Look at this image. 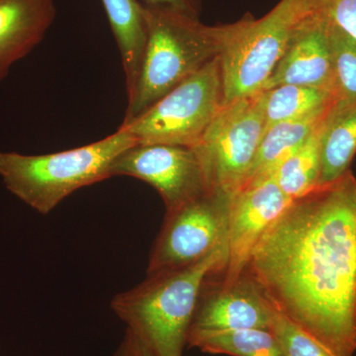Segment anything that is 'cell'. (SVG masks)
Returning a JSON list of instances; mask_svg holds the SVG:
<instances>
[{
	"mask_svg": "<svg viewBox=\"0 0 356 356\" xmlns=\"http://www.w3.org/2000/svg\"><path fill=\"white\" fill-rule=\"evenodd\" d=\"M271 305L337 356L356 350V177L293 200L245 270Z\"/></svg>",
	"mask_w": 356,
	"mask_h": 356,
	"instance_id": "obj_1",
	"label": "cell"
},
{
	"mask_svg": "<svg viewBox=\"0 0 356 356\" xmlns=\"http://www.w3.org/2000/svg\"><path fill=\"white\" fill-rule=\"evenodd\" d=\"M227 257L221 248L193 266L147 275L117 294L112 310L154 356H182L204 281L224 271Z\"/></svg>",
	"mask_w": 356,
	"mask_h": 356,
	"instance_id": "obj_2",
	"label": "cell"
},
{
	"mask_svg": "<svg viewBox=\"0 0 356 356\" xmlns=\"http://www.w3.org/2000/svg\"><path fill=\"white\" fill-rule=\"evenodd\" d=\"M140 4L147 24L146 46L121 125L135 120L221 51L220 25L203 24L172 7Z\"/></svg>",
	"mask_w": 356,
	"mask_h": 356,
	"instance_id": "obj_3",
	"label": "cell"
},
{
	"mask_svg": "<svg viewBox=\"0 0 356 356\" xmlns=\"http://www.w3.org/2000/svg\"><path fill=\"white\" fill-rule=\"evenodd\" d=\"M137 145L124 129L86 146L28 156L0 152V177L15 197L48 215L67 196L111 177L115 159Z\"/></svg>",
	"mask_w": 356,
	"mask_h": 356,
	"instance_id": "obj_4",
	"label": "cell"
},
{
	"mask_svg": "<svg viewBox=\"0 0 356 356\" xmlns=\"http://www.w3.org/2000/svg\"><path fill=\"white\" fill-rule=\"evenodd\" d=\"M313 8V0H280L261 19L245 15L238 22L220 25L225 104L261 92L293 33Z\"/></svg>",
	"mask_w": 356,
	"mask_h": 356,
	"instance_id": "obj_5",
	"label": "cell"
},
{
	"mask_svg": "<svg viewBox=\"0 0 356 356\" xmlns=\"http://www.w3.org/2000/svg\"><path fill=\"white\" fill-rule=\"evenodd\" d=\"M225 105L219 56L121 129L140 145L194 147Z\"/></svg>",
	"mask_w": 356,
	"mask_h": 356,
	"instance_id": "obj_6",
	"label": "cell"
},
{
	"mask_svg": "<svg viewBox=\"0 0 356 356\" xmlns=\"http://www.w3.org/2000/svg\"><path fill=\"white\" fill-rule=\"evenodd\" d=\"M234 194L211 191L165 211V221L149 254L147 275L193 266L228 247Z\"/></svg>",
	"mask_w": 356,
	"mask_h": 356,
	"instance_id": "obj_7",
	"label": "cell"
},
{
	"mask_svg": "<svg viewBox=\"0 0 356 356\" xmlns=\"http://www.w3.org/2000/svg\"><path fill=\"white\" fill-rule=\"evenodd\" d=\"M266 132L261 92L227 103L195 147L211 191L236 193Z\"/></svg>",
	"mask_w": 356,
	"mask_h": 356,
	"instance_id": "obj_8",
	"label": "cell"
},
{
	"mask_svg": "<svg viewBox=\"0 0 356 356\" xmlns=\"http://www.w3.org/2000/svg\"><path fill=\"white\" fill-rule=\"evenodd\" d=\"M110 175L138 178L151 185L163 199L165 211L211 191L195 147L137 144L115 159Z\"/></svg>",
	"mask_w": 356,
	"mask_h": 356,
	"instance_id": "obj_9",
	"label": "cell"
},
{
	"mask_svg": "<svg viewBox=\"0 0 356 356\" xmlns=\"http://www.w3.org/2000/svg\"><path fill=\"white\" fill-rule=\"evenodd\" d=\"M292 201L281 191L273 175L236 191L229 215L226 267L222 278L214 273L213 277L224 284L238 280L245 273L262 236Z\"/></svg>",
	"mask_w": 356,
	"mask_h": 356,
	"instance_id": "obj_10",
	"label": "cell"
},
{
	"mask_svg": "<svg viewBox=\"0 0 356 356\" xmlns=\"http://www.w3.org/2000/svg\"><path fill=\"white\" fill-rule=\"evenodd\" d=\"M274 310L247 271L227 284L211 273L201 288L188 337L234 330H269Z\"/></svg>",
	"mask_w": 356,
	"mask_h": 356,
	"instance_id": "obj_11",
	"label": "cell"
},
{
	"mask_svg": "<svg viewBox=\"0 0 356 356\" xmlns=\"http://www.w3.org/2000/svg\"><path fill=\"white\" fill-rule=\"evenodd\" d=\"M282 84L325 89L334 95L330 20L315 4L293 33L284 55L262 90Z\"/></svg>",
	"mask_w": 356,
	"mask_h": 356,
	"instance_id": "obj_12",
	"label": "cell"
},
{
	"mask_svg": "<svg viewBox=\"0 0 356 356\" xmlns=\"http://www.w3.org/2000/svg\"><path fill=\"white\" fill-rule=\"evenodd\" d=\"M56 16V0H0V81L43 41Z\"/></svg>",
	"mask_w": 356,
	"mask_h": 356,
	"instance_id": "obj_13",
	"label": "cell"
},
{
	"mask_svg": "<svg viewBox=\"0 0 356 356\" xmlns=\"http://www.w3.org/2000/svg\"><path fill=\"white\" fill-rule=\"evenodd\" d=\"M336 104L334 103L306 116L280 122L267 128L254 163L241 188L255 180L273 175L280 163L324 123Z\"/></svg>",
	"mask_w": 356,
	"mask_h": 356,
	"instance_id": "obj_14",
	"label": "cell"
},
{
	"mask_svg": "<svg viewBox=\"0 0 356 356\" xmlns=\"http://www.w3.org/2000/svg\"><path fill=\"white\" fill-rule=\"evenodd\" d=\"M355 154L356 100L337 103L323 128L318 186L332 184L350 170Z\"/></svg>",
	"mask_w": 356,
	"mask_h": 356,
	"instance_id": "obj_15",
	"label": "cell"
},
{
	"mask_svg": "<svg viewBox=\"0 0 356 356\" xmlns=\"http://www.w3.org/2000/svg\"><path fill=\"white\" fill-rule=\"evenodd\" d=\"M112 32L118 44L130 95L139 76L147 41L144 8L139 0H102Z\"/></svg>",
	"mask_w": 356,
	"mask_h": 356,
	"instance_id": "obj_16",
	"label": "cell"
},
{
	"mask_svg": "<svg viewBox=\"0 0 356 356\" xmlns=\"http://www.w3.org/2000/svg\"><path fill=\"white\" fill-rule=\"evenodd\" d=\"M266 130L274 124L291 120L337 103L331 91L282 84L261 91Z\"/></svg>",
	"mask_w": 356,
	"mask_h": 356,
	"instance_id": "obj_17",
	"label": "cell"
},
{
	"mask_svg": "<svg viewBox=\"0 0 356 356\" xmlns=\"http://www.w3.org/2000/svg\"><path fill=\"white\" fill-rule=\"evenodd\" d=\"M187 346L202 353L231 356H285L269 330L243 329L191 334Z\"/></svg>",
	"mask_w": 356,
	"mask_h": 356,
	"instance_id": "obj_18",
	"label": "cell"
},
{
	"mask_svg": "<svg viewBox=\"0 0 356 356\" xmlns=\"http://www.w3.org/2000/svg\"><path fill=\"white\" fill-rule=\"evenodd\" d=\"M325 122L273 173L281 191L292 200L303 197L318 187L321 138Z\"/></svg>",
	"mask_w": 356,
	"mask_h": 356,
	"instance_id": "obj_19",
	"label": "cell"
},
{
	"mask_svg": "<svg viewBox=\"0 0 356 356\" xmlns=\"http://www.w3.org/2000/svg\"><path fill=\"white\" fill-rule=\"evenodd\" d=\"M330 41L337 103L356 100V42L330 21Z\"/></svg>",
	"mask_w": 356,
	"mask_h": 356,
	"instance_id": "obj_20",
	"label": "cell"
},
{
	"mask_svg": "<svg viewBox=\"0 0 356 356\" xmlns=\"http://www.w3.org/2000/svg\"><path fill=\"white\" fill-rule=\"evenodd\" d=\"M269 331L275 336L285 356H337L278 311L273 312Z\"/></svg>",
	"mask_w": 356,
	"mask_h": 356,
	"instance_id": "obj_21",
	"label": "cell"
},
{
	"mask_svg": "<svg viewBox=\"0 0 356 356\" xmlns=\"http://www.w3.org/2000/svg\"><path fill=\"white\" fill-rule=\"evenodd\" d=\"M314 4L356 42V0H314Z\"/></svg>",
	"mask_w": 356,
	"mask_h": 356,
	"instance_id": "obj_22",
	"label": "cell"
},
{
	"mask_svg": "<svg viewBox=\"0 0 356 356\" xmlns=\"http://www.w3.org/2000/svg\"><path fill=\"white\" fill-rule=\"evenodd\" d=\"M111 356H154V355L147 348L146 344L143 343L135 334L126 330L121 343Z\"/></svg>",
	"mask_w": 356,
	"mask_h": 356,
	"instance_id": "obj_23",
	"label": "cell"
},
{
	"mask_svg": "<svg viewBox=\"0 0 356 356\" xmlns=\"http://www.w3.org/2000/svg\"><path fill=\"white\" fill-rule=\"evenodd\" d=\"M139 1L143 3L172 7L196 18H199L201 8H202V0H139Z\"/></svg>",
	"mask_w": 356,
	"mask_h": 356,
	"instance_id": "obj_24",
	"label": "cell"
}]
</instances>
